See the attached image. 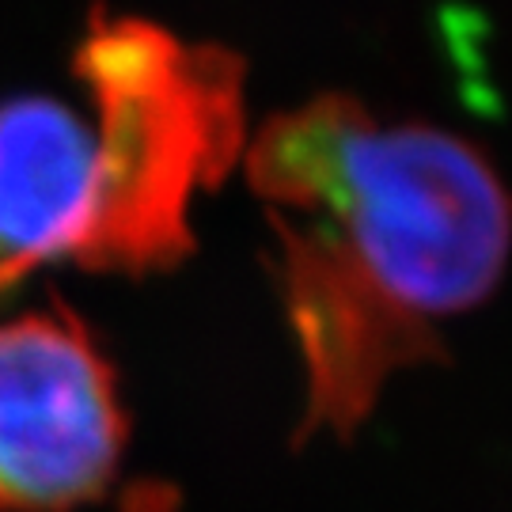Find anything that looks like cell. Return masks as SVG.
<instances>
[{"mask_svg": "<svg viewBox=\"0 0 512 512\" xmlns=\"http://www.w3.org/2000/svg\"><path fill=\"white\" fill-rule=\"evenodd\" d=\"M304 368L300 437H349L395 372L433 361L512 255V198L471 141L323 95L247 148Z\"/></svg>", "mask_w": 512, "mask_h": 512, "instance_id": "obj_1", "label": "cell"}, {"mask_svg": "<svg viewBox=\"0 0 512 512\" xmlns=\"http://www.w3.org/2000/svg\"><path fill=\"white\" fill-rule=\"evenodd\" d=\"M126 414L107 357L69 311L0 323V512H73L118 478Z\"/></svg>", "mask_w": 512, "mask_h": 512, "instance_id": "obj_3", "label": "cell"}, {"mask_svg": "<svg viewBox=\"0 0 512 512\" xmlns=\"http://www.w3.org/2000/svg\"><path fill=\"white\" fill-rule=\"evenodd\" d=\"M80 103H0V293L54 262L152 270L183 258L190 205L243 145L236 61L141 19L76 50Z\"/></svg>", "mask_w": 512, "mask_h": 512, "instance_id": "obj_2", "label": "cell"}]
</instances>
